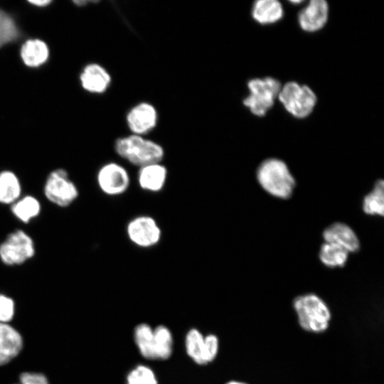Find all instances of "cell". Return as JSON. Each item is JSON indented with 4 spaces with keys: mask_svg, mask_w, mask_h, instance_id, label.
Masks as SVG:
<instances>
[{
    "mask_svg": "<svg viewBox=\"0 0 384 384\" xmlns=\"http://www.w3.org/2000/svg\"><path fill=\"white\" fill-rule=\"evenodd\" d=\"M97 183L105 194L116 196L127 191L130 184V177L123 166L116 162H109L98 170Z\"/></svg>",
    "mask_w": 384,
    "mask_h": 384,
    "instance_id": "8",
    "label": "cell"
},
{
    "mask_svg": "<svg viewBox=\"0 0 384 384\" xmlns=\"http://www.w3.org/2000/svg\"><path fill=\"white\" fill-rule=\"evenodd\" d=\"M363 210L368 215H384V182L378 180L374 185L373 189L363 198Z\"/></svg>",
    "mask_w": 384,
    "mask_h": 384,
    "instance_id": "21",
    "label": "cell"
},
{
    "mask_svg": "<svg viewBox=\"0 0 384 384\" xmlns=\"http://www.w3.org/2000/svg\"><path fill=\"white\" fill-rule=\"evenodd\" d=\"M281 3L277 0H258L252 6V18L261 24L273 23L283 16Z\"/></svg>",
    "mask_w": 384,
    "mask_h": 384,
    "instance_id": "18",
    "label": "cell"
},
{
    "mask_svg": "<svg viewBox=\"0 0 384 384\" xmlns=\"http://www.w3.org/2000/svg\"><path fill=\"white\" fill-rule=\"evenodd\" d=\"M322 236L325 242L341 246L348 252H355L360 248L357 235L350 226L343 223L331 224L323 231Z\"/></svg>",
    "mask_w": 384,
    "mask_h": 384,
    "instance_id": "12",
    "label": "cell"
},
{
    "mask_svg": "<svg viewBox=\"0 0 384 384\" xmlns=\"http://www.w3.org/2000/svg\"><path fill=\"white\" fill-rule=\"evenodd\" d=\"M11 211L14 216L23 223H28L37 218L41 211L39 200L33 196H21L11 205Z\"/></svg>",
    "mask_w": 384,
    "mask_h": 384,
    "instance_id": "19",
    "label": "cell"
},
{
    "mask_svg": "<svg viewBox=\"0 0 384 384\" xmlns=\"http://www.w3.org/2000/svg\"><path fill=\"white\" fill-rule=\"evenodd\" d=\"M114 150L121 158L139 168L161 162L165 154L163 146L156 142L133 134L118 138Z\"/></svg>",
    "mask_w": 384,
    "mask_h": 384,
    "instance_id": "1",
    "label": "cell"
},
{
    "mask_svg": "<svg viewBox=\"0 0 384 384\" xmlns=\"http://www.w3.org/2000/svg\"><path fill=\"white\" fill-rule=\"evenodd\" d=\"M95 2H97V1H85V0H82V1H73V3L78 6H85L86 4H89V3H95Z\"/></svg>",
    "mask_w": 384,
    "mask_h": 384,
    "instance_id": "31",
    "label": "cell"
},
{
    "mask_svg": "<svg viewBox=\"0 0 384 384\" xmlns=\"http://www.w3.org/2000/svg\"><path fill=\"white\" fill-rule=\"evenodd\" d=\"M286 110L296 118H305L314 110L316 97L310 87L296 82H289L282 86L278 95Z\"/></svg>",
    "mask_w": 384,
    "mask_h": 384,
    "instance_id": "5",
    "label": "cell"
},
{
    "mask_svg": "<svg viewBox=\"0 0 384 384\" xmlns=\"http://www.w3.org/2000/svg\"><path fill=\"white\" fill-rule=\"evenodd\" d=\"M219 348L218 337L214 334L204 336L203 361V364L212 362L216 357Z\"/></svg>",
    "mask_w": 384,
    "mask_h": 384,
    "instance_id": "27",
    "label": "cell"
},
{
    "mask_svg": "<svg viewBox=\"0 0 384 384\" xmlns=\"http://www.w3.org/2000/svg\"><path fill=\"white\" fill-rule=\"evenodd\" d=\"M348 253L341 246L324 242L321 246L319 257L321 262L326 267H343L347 261Z\"/></svg>",
    "mask_w": 384,
    "mask_h": 384,
    "instance_id": "22",
    "label": "cell"
},
{
    "mask_svg": "<svg viewBox=\"0 0 384 384\" xmlns=\"http://www.w3.org/2000/svg\"><path fill=\"white\" fill-rule=\"evenodd\" d=\"M167 174V169L161 162L140 167L137 175L139 186L146 191L159 192L164 187Z\"/></svg>",
    "mask_w": 384,
    "mask_h": 384,
    "instance_id": "14",
    "label": "cell"
},
{
    "mask_svg": "<svg viewBox=\"0 0 384 384\" xmlns=\"http://www.w3.org/2000/svg\"><path fill=\"white\" fill-rule=\"evenodd\" d=\"M134 338L143 357L155 359L154 329L147 324H140L134 329Z\"/></svg>",
    "mask_w": 384,
    "mask_h": 384,
    "instance_id": "20",
    "label": "cell"
},
{
    "mask_svg": "<svg viewBox=\"0 0 384 384\" xmlns=\"http://www.w3.org/2000/svg\"><path fill=\"white\" fill-rule=\"evenodd\" d=\"M20 36L21 31L14 18L0 9V48L17 41Z\"/></svg>",
    "mask_w": 384,
    "mask_h": 384,
    "instance_id": "24",
    "label": "cell"
},
{
    "mask_svg": "<svg viewBox=\"0 0 384 384\" xmlns=\"http://www.w3.org/2000/svg\"><path fill=\"white\" fill-rule=\"evenodd\" d=\"M21 384V383H20Z\"/></svg>",
    "mask_w": 384,
    "mask_h": 384,
    "instance_id": "34",
    "label": "cell"
},
{
    "mask_svg": "<svg viewBox=\"0 0 384 384\" xmlns=\"http://www.w3.org/2000/svg\"><path fill=\"white\" fill-rule=\"evenodd\" d=\"M247 87L250 94L243 100V104L253 114L261 117L273 106L282 85L277 80L267 77L250 80Z\"/></svg>",
    "mask_w": 384,
    "mask_h": 384,
    "instance_id": "4",
    "label": "cell"
},
{
    "mask_svg": "<svg viewBox=\"0 0 384 384\" xmlns=\"http://www.w3.org/2000/svg\"><path fill=\"white\" fill-rule=\"evenodd\" d=\"M14 313V302L9 297L0 294V323L9 321Z\"/></svg>",
    "mask_w": 384,
    "mask_h": 384,
    "instance_id": "28",
    "label": "cell"
},
{
    "mask_svg": "<svg viewBox=\"0 0 384 384\" xmlns=\"http://www.w3.org/2000/svg\"><path fill=\"white\" fill-rule=\"evenodd\" d=\"M126 122L132 134L144 136L156 127L158 112L152 104L142 102L128 111Z\"/></svg>",
    "mask_w": 384,
    "mask_h": 384,
    "instance_id": "10",
    "label": "cell"
},
{
    "mask_svg": "<svg viewBox=\"0 0 384 384\" xmlns=\"http://www.w3.org/2000/svg\"><path fill=\"white\" fill-rule=\"evenodd\" d=\"M23 341L20 334L6 323H0V366L14 358L21 350Z\"/></svg>",
    "mask_w": 384,
    "mask_h": 384,
    "instance_id": "15",
    "label": "cell"
},
{
    "mask_svg": "<svg viewBox=\"0 0 384 384\" xmlns=\"http://www.w3.org/2000/svg\"><path fill=\"white\" fill-rule=\"evenodd\" d=\"M36 253L33 238L26 231L17 229L9 233L0 244V260L6 265H21Z\"/></svg>",
    "mask_w": 384,
    "mask_h": 384,
    "instance_id": "6",
    "label": "cell"
},
{
    "mask_svg": "<svg viewBox=\"0 0 384 384\" xmlns=\"http://www.w3.org/2000/svg\"><path fill=\"white\" fill-rule=\"evenodd\" d=\"M126 231L129 240L142 248L157 245L161 238L159 225L154 218L149 215H139L132 219Z\"/></svg>",
    "mask_w": 384,
    "mask_h": 384,
    "instance_id": "9",
    "label": "cell"
},
{
    "mask_svg": "<svg viewBox=\"0 0 384 384\" xmlns=\"http://www.w3.org/2000/svg\"><path fill=\"white\" fill-rule=\"evenodd\" d=\"M291 2L292 4H299V3L302 2V1H291Z\"/></svg>",
    "mask_w": 384,
    "mask_h": 384,
    "instance_id": "33",
    "label": "cell"
},
{
    "mask_svg": "<svg viewBox=\"0 0 384 384\" xmlns=\"http://www.w3.org/2000/svg\"><path fill=\"white\" fill-rule=\"evenodd\" d=\"M43 193L46 199L53 204L65 208L71 205L78 197L77 186L70 178L64 169H56L46 177Z\"/></svg>",
    "mask_w": 384,
    "mask_h": 384,
    "instance_id": "7",
    "label": "cell"
},
{
    "mask_svg": "<svg viewBox=\"0 0 384 384\" xmlns=\"http://www.w3.org/2000/svg\"><path fill=\"white\" fill-rule=\"evenodd\" d=\"M329 6L324 0H311L299 12V23L307 32H315L321 29L328 19Z\"/></svg>",
    "mask_w": 384,
    "mask_h": 384,
    "instance_id": "11",
    "label": "cell"
},
{
    "mask_svg": "<svg viewBox=\"0 0 384 384\" xmlns=\"http://www.w3.org/2000/svg\"><path fill=\"white\" fill-rule=\"evenodd\" d=\"M81 85L89 92L101 94L110 87L112 78L109 72L97 63L87 64L80 75Z\"/></svg>",
    "mask_w": 384,
    "mask_h": 384,
    "instance_id": "13",
    "label": "cell"
},
{
    "mask_svg": "<svg viewBox=\"0 0 384 384\" xmlns=\"http://www.w3.org/2000/svg\"><path fill=\"white\" fill-rule=\"evenodd\" d=\"M21 181L14 171H0V204L11 206L21 196Z\"/></svg>",
    "mask_w": 384,
    "mask_h": 384,
    "instance_id": "17",
    "label": "cell"
},
{
    "mask_svg": "<svg viewBox=\"0 0 384 384\" xmlns=\"http://www.w3.org/2000/svg\"><path fill=\"white\" fill-rule=\"evenodd\" d=\"M204 336L196 329H190L186 336L185 346L188 356L199 365H203Z\"/></svg>",
    "mask_w": 384,
    "mask_h": 384,
    "instance_id": "25",
    "label": "cell"
},
{
    "mask_svg": "<svg viewBox=\"0 0 384 384\" xmlns=\"http://www.w3.org/2000/svg\"><path fill=\"white\" fill-rule=\"evenodd\" d=\"M20 55L23 63L30 68H38L43 65L49 58L48 45L38 38L28 39L25 41L20 50Z\"/></svg>",
    "mask_w": 384,
    "mask_h": 384,
    "instance_id": "16",
    "label": "cell"
},
{
    "mask_svg": "<svg viewBox=\"0 0 384 384\" xmlns=\"http://www.w3.org/2000/svg\"><path fill=\"white\" fill-rule=\"evenodd\" d=\"M21 384H48L45 375L35 373H23L20 375Z\"/></svg>",
    "mask_w": 384,
    "mask_h": 384,
    "instance_id": "29",
    "label": "cell"
},
{
    "mask_svg": "<svg viewBox=\"0 0 384 384\" xmlns=\"http://www.w3.org/2000/svg\"><path fill=\"white\" fill-rule=\"evenodd\" d=\"M293 307L299 326L304 331L319 334L327 330L331 319V311L326 302L314 293L297 297Z\"/></svg>",
    "mask_w": 384,
    "mask_h": 384,
    "instance_id": "3",
    "label": "cell"
},
{
    "mask_svg": "<svg viewBox=\"0 0 384 384\" xmlns=\"http://www.w3.org/2000/svg\"><path fill=\"white\" fill-rule=\"evenodd\" d=\"M155 359H167L172 353L173 338L170 330L160 325L154 329Z\"/></svg>",
    "mask_w": 384,
    "mask_h": 384,
    "instance_id": "23",
    "label": "cell"
},
{
    "mask_svg": "<svg viewBox=\"0 0 384 384\" xmlns=\"http://www.w3.org/2000/svg\"><path fill=\"white\" fill-rule=\"evenodd\" d=\"M126 384H158L154 371L148 366L139 365L129 371Z\"/></svg>",
    "mask_w": 384,
    "mask_h": 384,
    "instance_id": "26",
    "label": "cell"
},
{
    "mask_svg": "<svg viewBox=\"0 0 384 384\" xmlns=\"http://www.w3.org/2000/svg\"><path fill=\"white\" fill-rule=\"evenodd\" d=\"M28 2L37 7H45L52 3V1L50 0H35V1H28Z\"/></svg>",
    "mask_w": 384,
    "mask_h": 384,
    "instance_id": "30",
    "label": "cell"
},
{
    "mask_svg": "<svg viewBox=\"0 0 384 384\" xmlns=\"http://www.w3.org/2000/svg\"><path fill=\"white\" fill-rule=\"evenodd\" d=\"M256 177L267 193L279 198L290 197L295 186V179L287 165L275 158L264 160L257 169Z\"/></svg>",
    "mask_w": 384,
    "mask_h": 384,
    "instance_id": "2",
    "label": "cell"
},
{
    "mask_svg": "<svg viewBox=\"0 0 384 384\" xmlns=\"http://www.w3.org/2000/svg\"><path fill=\"white\" fill-rule=\"evenodd\" d=\"M226 384H247V383L242 382V381L230 380Z\"/></svg>",
    "mask_w": 384,
    "mask_h": 384,
    "instance_id": "32",
    "label": "cell"
}]
</instances>
